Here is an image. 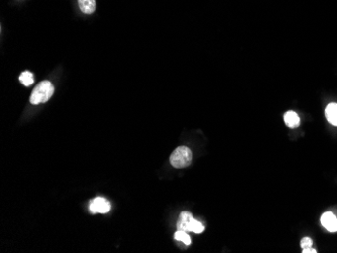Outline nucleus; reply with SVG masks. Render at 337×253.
<instances>
[{
	"mask_svg": "<svg viewBox=\"0 0 337 253\" xmlns=\"http://www.w3.org/2000/svg\"><path fill=\"white\" fill-rule=\"evenodd\" d=\"M55 92V88L49 81H43L36 86L31 97L30 102L34 105H38L40 103H45L49 100Z\"/></svg>",
	"mask_w": 337,
	"mask_h": 253,
	"instance_id": "1",
	"label": "nucleus"
},
{
	"mask_svg": "<svg viewBox=\"0 0 337 253\" xmlns=\"http://www.w3.org/2000/svg\"><path fill=\"white\" fill-rule=\"evenodd\" d=\"M177 227L179 230H183L186 232L191 231L197 234L202 233L205 229L204 225L200 221L194 219L190 212H182L180 214Z\"/></svg>",
	"mask_w": 337,
	"mask_h": 253,
	"instance_id": "2",
	"label": "nucleus"
},
{
	"mask_svg": "<svg viewBox=\"0 0 337 253\" xmlns=\"http://www.w3.org/2000/svg\"><path fill=\"white\" fill-rule=\"evenodd\" d=\"M193 155L190 148L187 146H179L176 148L170 158L171 165L177 169H183L192 163Z\"/></svg>",
	"mask_w": 337,
	"mask_h": 253,
	"instance_id": "3",
	"label": "nucleus"
},
{
	"mask_svg": "<svg viewBox=\"0 0 337 253\" xmlns=\"http://www.w3.org/2000/svg\"><path fill=\"white\" fill-rule=\"evenodd\" d=\"M90 211L92 213L105 214L110 211V203L104 198H96L90 203Z\"/></svg>",
	"mask_w": 337,
	"mask_h": 253,
	"instance_id": "4",
	"label": "nucleus"
},
{
	"mask_svg": "<svg viewBox=\"0 0 337 253\" xmlns=\"http://www.w3.org/2000/svg\"><path fill=\"white\" fill-rule=\"evenodd\" d=\"M321 223L329 232L337 231V219L331 212H326L321 216Z\"/></svg>",
	"mask_w": 337,
	"mask_h": 253,
	"instance_id": "5",
	"label": "nucleus"
},
{
	"mask_svg": "<svg viewBox=\"0 0 337 253\" xmlns=\"http://www.w3.org/2000/svg\"><path fill=\"white\" fill-rule=\"evenodd\" d=\"M284 121L289 128L295 129L300 125V117L295 111H287L284 114Z\"/></svg>",
	"mask_w": 337,
	"mask_h": 253,
	"instance_id": "6",
	"label": "nucleus"
},
{
	"mask_svg": "<svg viewBox=\"0 0 337 253\" xmlns=\"http://www.w3.org/2000/svg\"><path fill=\"white\" fill-rule=\"evenodd\" d=\"M78 4L81 11L85 14H92L96 9L95 0H78Z\"/></svg>",
	"mask_w": 337,
	"mask_h": 253,
	"instance_id": "7",
	"label": "nucleus"
},
{
	"mask_svg": "<svg viewBox=\"0 0 337 253\" xmlns=\"http://www.w3.org/2000/svg\"><path fill=\"white\" fill-rule=\"evenodd\" d=\"M325 116L331 124L337 126V103H330L326 107Z\"/></svg>",
	"mask_w": 337,
	"mask_h": 253,
	"instance_id": "8",
	"label": "nucleus"
},
{
	"mask_svg": "<svg viewBox=\"0 0 337 253\" xmlns=\"http://www.w3.org/2000/svg\"><path fill=\"white\" fill-rule=\"evenodd\" d=\"M174 237H175L176 240L183 242V243L186 244V245H190V244H191V238H190V236L186 233V231L178 230V231L175 233Z\"/></svg>",
	"mask_w": 337,
	"mask_h": 253,
	"instance_id": "9",
	"label": "nucleus"
},
{
	"mask_svg": "<svg viewBox=\"0 0 337 253\" xmlns=\"http://www.w3.org/2000/svg\"><path fill=\"white\" fill-rule=\"evenodd\" d=\"M19 81L21 82V84H23L24 86H30L34 83V77H33V74L31 72H23L21 73V75L19 76Z\"/></svg>",
	"mask_w": 337,
	"mask_h": 253,
	"instance_id": "10",
	"label": "nucleus"
},
{
	"mask_svg": "<svg viewBox=\"0 0 337 253\" xmlns=\"http://www.w3.org/2000/svg\"><path fill=\"white\" fill-rule=\"evenodd\" d=\"M313 244V240L311 239L310 237H304L301 240V247L302 248H309V247H312Z\"/></svg>",
	"mask_w": 337,
	"mask_h": 253,
	"instance_id": "11",
	"label": "nucleus"
},
{
	"mask_svg": "<svg viewBox=\"0 0 337 253\" xmlns=\"http://www.w3.org/2000/svg\"><path fill=\"white\" fill-rule=\"evenodd\" d=\"M303 253H316V249L312 248V247H309V248H303Z\"/></svg>",
	"mask_w": 337,
	"mask_h": 253,
	"instance_id": "12",
	"label": "nucleus"
}]
</instances>
